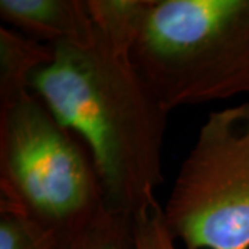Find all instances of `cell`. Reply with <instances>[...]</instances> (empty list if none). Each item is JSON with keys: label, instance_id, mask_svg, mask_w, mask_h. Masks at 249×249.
Masks as SVG:
<instances>
[{"label": "cell", "instance_id": "cell-1", "mask_svg": "<svg viewBox=\"0 0 249 249\" xmlns=\"http://www.w3.org/2000/svg\"><path fill=\"white\" fill-rule=\"evenodd\" d=\"M31 89L58 122L76 134L94 160L106 208L136 216L157 202L165 181L162 151L168 109L130 53L94 28L89 39L57 43Z\"/></svg>", "mask_w": 249, "mask_h": 249}, {"label": "cell", "instance_id": "cell-4", "mask_svg": "<svg viewBox=\"0 0 249 249\" xmlns=\"http://www.w3.org/2000/svg\"><path fill=\"white\" fill-rule=\"evenodd\" d=\"M163 216L186 249H249V101L208 115Z\"/></svg>", "mask_w": 249, "mask_h": 249}, {"label": "cell", "instance_id": "cell-3", "mask_svg": "<svg viewBox=\"0 0 249 249\" xmlns=\"http://www.w3.org/2000/svg\"><path fill=\"white\" fill-rule=\"evenodd\" d=\"M130 58L168 111L249 94V0H152Z\"/></svg>", "mask_w": 249, "mask_h": 249}, {"label": "cell", "instance_id": "cell-7", "mask_svg": "<svg viewBox=\"0 0 249 249\" xmlns=\"http://www.w3.org/2000/svg\"><path fill=\"white\" fill-rule=\"evenodd\" d=\"M93 25L109 43L130 53L152 0H86Z\"/></svg>", "mask_w": 249, "mask_h": 249}, {"label": "cell", "instance_id": "cell-6", "mask_svg": "<svg viewBox=\"0 0 249 249\" xmlns=\"http://www.w3.org/2000/svg\"><path fill=\"white\" fill-rule=\"evenodd\" d=\"M53 46L0 28V108L29 94L35 72L53 58Z\"/></svg>", "mask_w": 249, "mask_h": 249}, {"label": "cell", "instance_id": "cell-2", "mask_svg": "<svg viewBox=\"0 0 249 249\" xmlns=\"http://www.w3.org/2000/svg\"><path fill=\"white\" fill-rule=\"evenodd\" d=\"M104 209L88 147L35 93L0 108V211L65 249Z\"/></svg>", "mask_w": 249, "mask_h": 249}, {"label": "cell", "instance_id": "cell-8", "mask_svg": "<svg viewBox=\"0 0 249 249\" xmlns=\"http://www.w3.org/2000/svg\"><path fill=\"white\" fill-rule=\"evenodd\" d=\"M65 249H139L134 217L106 208Z\"/></svg>", "mask_w": 249, "mask_h": 249}, {"label": "cell", "instance_id": "cell-9", "mask_svg": "<svg viewBox=\"0 0 249 249\" xmlns=\"http://www.w3.org/2000/svg\"><path fill=\"white\" fill-rule=\"evenodd\" d=\"M134 230L139 249H178L158 202L134 216Z\"/></svg>", "mask_w": 249, "mask_h": 249}, {"label": "cell", "instance_id": "cell-5", "mask_svg": "<svg viewBox=\"0 0 249 249\" xmlns=\"http://www.w3.org/2000/svg\"><path fill=\"white\" fill-rule=\"evenodd\" d=\"M0 17L19 34L50 46L83 42L94 32L86 0H0Z\"/></svg>", "mask_w": 249, "mask_h": 249}, {"label": "cell", "instance_id": "cell-10", "mask_svg": "<svg viewBox=\"0 0 249 249\" xmlns=\"http://www.w3.org/2000/svg\"><path fill=\"white\" fill-rule=\"evenodd\" d=\"M0 249H55L42 232L21 216L0 211Z\"/></svg>", "mask_w": 249, "mask_h": 249}]
</instances>
